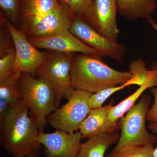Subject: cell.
Instances as JSON below:
<instances>
[{
    "mask_svg": "<svg viewBox=\"0 0 157 157\" xmlns=\"http://www.w3.org/2000/svg\"><path fill=\"white\" fill-rule=\"evenodd\" d=\"M29 112L21 100L9 108L0 121L3 146L12 157H28L40 149L41 144L37 140L39 128Z\"/></svg>",
    "mask_w": 157,
    "mask_h": 157,
    "instance_id": "cell-1",
    "label": "cell"
},
{
    "mask_svg": "<svg viewBox=\"0 0 157 157\" xmlns=\"http://www.w3.org/2000/svg\"><path fill=\"white\" fill-rule=\"evenodd\" d=\"M101 57L84 53L73 57L71 77L74 89L94 94L124 84L132 78L130 72L113 69L101 59Z\"/></svg>",
    "mask_w": 157,
    "mask_h": 157,
    "instance_id": "cell-2",
    "label": "cell"
},
{
    "mask_svg": "<svg viewBox=\"0 0 157 157\" xmlns=\"http://www.w3.org/2000/svg\"><path fill=\"white\" fill-rule=\"evenodd\" d=\"M21 100L28 107L39 132H43L48 116L59 108L60 101L53 86L47 79L29 73L21 74L18 82Z\"/></svg>",
    "mask_w": 157,
    "mask_h": 157,
    "instance_id": "cell-3",
    "label": "cell"
},
{
    "mask_svg": "<svg viewBox=\"0 0 157 157\" xmlns=\"http://www.w3.org/2000/svg\"><path fill=\"white\" fill-rule=\"evenodd\" d=\"M150 103V97L144 95L125 115L121 118L119 123L121 130L120 136L116 146L110 154H114L126 146L154 145L156 143L157 136L150 134L146 127L147 116Z\"/></svg>",
    "mask_w": 157,
    "mask_h": 157,
    "instance_id": "cell-4",
    "label": "cell"
},
{
    "mask_svg": "<svg viewBox=\"0 0 157 157\" xmlns=\"http://www.w3.org/2000/svg\"><path fill=\"white\" fill-rule=\"evenodd\" d=\"M92 93L75 89L67 103L48 116L47 122L56 130L74 133L91 110L89 99Z\"/></svg>",
    "mask_w": 157,
    "mask_h": 157,
    "instance_id": "cell-5",
    "label": "cell"
},
{
    "mask_svg": "<svg viewBox=\"0 0 157 157\" xmlns=\"http://www.w3.org/2000/svg\"><path fill=\"white\" fill-rule=\"evenodd\" d=\"M72 59L71 53L49 51L45 63L36 73L50 82L60 101L68 100L75 90L71 77Z\"/></svg>",
    "mask_w": 157,
    "mask_h": 157,
    "instance_id": "cell-6",
    "label": "cell"
},
{
    "mask_svg": "<svg viewBox=\"0 0 157 157\" xmlns=\"http://www.w3.org/2000/svg\"><path fill=\"white\" fill-rule=\"evenodd\" d=\"M75 14L61 2L57 9L36 17L23 18L25 29L30 37L52 36L69 30Z\"/></svg>",
    "mask_w": 157,
    "mask_h": 157,
    "instance_id": "cell-7",
    "label": "cell"
},
{
    "mask_svg": "<svg viewBox=\"0 0 157 157\" xmlns=\"http://www.w3.org/2000/svg\"><path fill=\"white\" fill-rule=\"evenodd\" d=\"M69 31L85 44L98 51L101 56L108 57L117 61H123L126 53V47L102 36L79 15H75Z\"/></svg>",
    "mask_w": 157,
    "mask_h": 157,
    "instance_id": "cell-8",
    "label": "cell"
},
{
    "mask_svg": "<svg viewBox=\"0 0 157 157\" xmlns=\"http://www.w3.org/2000/svg\"><path fill=\"white\" fill-rule=\"evenodd\" d=\"M117 0H94L80 16L102 36L117 42L120 33L117 20Z\"/></svg>",
    "mask_w": 157,
    "mask_h": 157,
    "instance_id": "cell-9",
    "label": "cell"
},
{
    "mask_svg": "<svg viewBox=\"0 0 157 157\" xmlns=\"http://www.w3.org/2000/svg\"><path fill=\"white\" fill-rule=\"evenodd\" d=\"M7 28L15 48L14 72L34 75L45 63L47 54L38 50L27 39L24 33L10 23L7 24Z\"/></svg>",
    "mask_w": 157,
    "mask_h": 157,
    "instance_id": "cell-10",
    "label": "cell"
},
{
    "mask_svg": "<svg viewBox=\"0 0 157 157\" xmlns=\"http://www.w3.org/2000/svg\"><path fill=\"white\" fill-rule=\"evenodd\" d=\"M80 132L60 130L50 133L39 132L37 140L44 147L45 157H77L82 143Z\"/></svg>",
    "mask_w": 157,
    "mask_h": 157,
    "instance_id": "cell-11",
    "label": "cell"
},
{
    "mask_svg": "<svg viewBox=\"0 0 157 157\" xmlns=\"http://www.w3.org/2000/svg\"><path fill=\"white\" fill-rule=\"evenodd\" d=\"M28 39L38 48L64 53L79 52L101 56L98 51L85 44L69 30L52 36L29 37Z\"/></svg>",
    "mask_w": 157,
    "mask_h": 157,
    "instance_id": "cell-12",
    "label": "cell"
},
{
    "mask_svg": "<svg viewBox=\"0 0 157 157\" xmlns=\"http://www.w3.org/2000/svg\"><path fill=\"white\" fill-rule=\"evenodd\" d=\"M111 103L106 106L92 109L85 119L79 128L82 138H88L95 135L116 132L119 128L117 123H113L108 118Z\"/></svg>",
    "mask_w": 157,
    "mask_h": 157,
    "instance_id": "cell-13",
    "label": "cell"
},
{
    "mask_svg": "<svg viewBox=\"0 0 157 157\" xmlns=\"http://www.w3.org/2000/svg\"><path fill=\"white\" fill-rule=\"evenodd\" d=\"M118 12L131 21L151 17L157 9L155 0H117Z\"/></svg>",
    "mask_w": 157,
    "mask_h": 157,
    "instance_id": "cell-14",
    "label": "cell"
},
{
    "mask_svg": "<svg viewBox=\"0 0 157 157\" xmlns=\"http://www.w3.org/2000/svg\"><path fill=\"white\" fill-rule=\"evenodd\" d=\"M120 134L116 132L103 133L93 136L82 144L77 157H104L109 147L118 142Z\"/></svg>",
    "mask_w": 157,
    "mask_h": 157,
    "instance_id": "cell-15",
    "label": "cell"
},
{
    "mask_svg": "<svg viewBox=\"0 0 157 157\" xmlns=\"http://www.w3.org/2000/svg\"><path fill=\"white\" fill-rule=\"evenodd\" d=\"M21 74L14 72L0 79V121L2 120L9 108L21 100L18 86Z\"/></svg>",
    "mask_w": 157,
    "mask_h": 157,
    "instance_id": "cell-16",
    "label": "cell"
},
{
    "mask_svg": "<svg viewBox=\"0 0 157 157\" xmlns=\"http://www.w3.org/2000/svg\"><path fill=\"white\" fill-rule=\"evenodd\" d=\"M59 0H21L19 13L22 18L42 16L60 6Z\"/></svg>",
    "mask_w": 157,
    "mask_h": 157,
    "instance_id": "cell-17",
    "label": "cell"
},
{
    "mask_svg": "<svg viewBox=\"0 0 157 157\" xmlns=\"http://www.w3.org/2000/svg\"><path fill=\"white\" fill-rule=\"evenodd\" d=\"M157 84V78L149 80L140 86L136 91L123 101H121L119 104L115 106H113L108 114L109 120L113 123H117V121L122 117L135 105V102L146 90L154 87Z\"/></svg>",
    "mask_w": 157,
    "mask_h": 157,
    "instance_id": "cell-18",
    "label": "cell"
},
{
    "mask_svg": "<svg viewBox=\"0 0 157 157\" xmlns=\"http://www.w3.org/2000/svg\"><path fill=\"white\" fill-rule=\"evenodd\" d=\"M132 78L124 83L127 86L132 85L140 86L151 79L157 78V68L148 70L146 63L141 59L133 61L129 66Z\"/></svg>",
    "mask_w": 157,
    "mask_h": 157,
    "instance_id": "cell-19",
    "label": "cell"
},
{
    "mask_svg": "<svg viewBox=\"0 0 157 157\" xmlns=\"http://www.w3.org/2000/svg\"><path fill=\"white\" fill-rule=\"evenodd\" d=\"M153 144L142 146H128L108 157H154Z\"/></svg>",
    "mask_w": 157,
    "mask_h": 157,
    "instance_id": "cell-20",
    "label": "cell"
},
{
    "mask_svg": "<svg viewBox=\"0 0 157 157\" xmlns=\"http://www.w3.org/2000/svg\"><path fill=\"white\" fill-rule=\"evenodd\" d=\"M126 87V86L124 84L114 87L105 88L92 94L89 99L90 107L91 109H94L102 107V105L109 97Z\"/></svg>",
    "mask_w": 157,
    "mask_h": 157,
    "instance_id": "cell-21",
    "label": "cell"
},
{
    "mask_svg": "<svg viewBox=\"0 0 157 157\" xmlns=\"http://www.w3.org/2000/svg\"><path fill=\"white\" fill-rule=\"evenodd\" d=\"M15 49L9 50L0 59V79L8 77L14 73Z\"/></svg>",
    "mask_w": 157,
    "mask_h": 157,
    "instance_id": "cell-22",
    "label": "cell"
},
{
    "mask_svg": "<svg viewBox=\"0 0 157 157\" xmlns=\"http://www.w3.org/2000/svg\"><path fill=\"white\" fill-rule=\"evenodd\" d=\"M21 0H0V7L12 21H16L19 14Z\"/></svg>",
    "mask_w": 157,
    "mask_h": 157,
    "instance_id": "cell-23",
    "label": "cell"
},
{
    "mask_svg": "<svg viewBox=\"0 0 157 157\" xmlns=\"http://www.w3.org/2000/svg\"><path fill=\"white\" fill-rule=\"evenodd\" d=\"M66 5L75 15L82 16L84 14L94 0H59Z\"/></svg>",
    "mask_w": 157,
    "mask_h": 157,
    "instance_id": "cell-24",
    "label": "cell"
},
{
    "mask_svg": "<svg viewBox=\"0 0 157 157\" xmlns=\"http://www.w3.org/2000/svg\"><path fill=\"white\" fill-rule=\"evenodd\" d=\"M151 93L154 96V101L152 106L149 109L147 116V120L150 122L157 121V84L152 89Z\"/></svg>",
    "mask_w": 157,
    "mask_h": 157,
    "instance_id": "cell-25",
    "label": "cell"
},
{
    "mask_svg": "<svg viewBox=\"0 0 157 157\" xmlns=\"http://www.w3.org/2000/svg\"><path fill=\"white\" fill-rule=\"evenodd\" d=\"M148 128L150 129L153 133L157 135V121L150 122L149 124H148ZM154 157H157V146L154 149Z\"/></svg>",
    "mask_w": 157,
    "mask_h": 157,
    "instance_id": "cell-26",
    "label": "cell"
},
{
    "mask_svg": "<svg viewBox=\"0 0 157 157\" xmlns=\"http://www.w3.org/2000/svg\"><path fill=\"white\" fill-rule=\"evenodd\" d=\"M147 21L148 23L152 26V27L155 30L157 33V24L155 22L154 19L151 17L148 18ZM155 68H157V62L155 63V65L152 67V69H155Z\"/></svg>",
    "mask_w": 157,
    "mask_h": 157,
    "instance_id": "cell-27",
    "label": "cell"
},
{
    "mask_svg": "<svg viewBox=\"0 0 157 157\" xmlns=\"http://www.w3.org/2000/svg\"><path fill=\"white\" fill-rule=\"evenodd\" d=\"M38 156H39L38 151H35L28 157H38Z\"/></svg>",
    "mask_w": 157,
    "mask_h": 157,
    "instance_id": "cell-28",
    "label": "cell"
}]
</instances>
